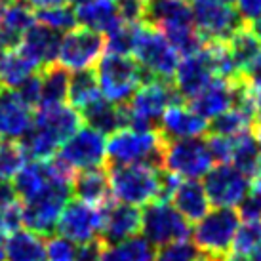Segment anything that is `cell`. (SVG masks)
I'll return each mask as SVG.
<instances>
[{
    "label": "cell",
    "instance_id": "f5cc1de1",
    "mask_svg": "<svg viewBox=\"0 0 261 261\" xmlns=\"http://www.w3.org/2000/svg\"><path fill=\"white\" fill-rule=\"evenodd\" d=\"M248 27H250V31L254 33L255 37H257V40L261 42V15L259 17H255L254 21H250V23H246Z\"/></svg>",
    "mask_w": 261,
    "mask_h": 261
},
{
    "label": "cell",
    "instance_id": "9a60e30c",
    "mask_svg": "<svg viewBox=\"0 0 261 261\" xmlns=\"http://www.w3.org/2000/svg\"><path fill=\"white\" fill-rule=\"evenodd\" d=\"M103 227V206L69 200L65 210L61 212L56 231L65 239L73 240L74 244H84L90 240L101 239Z\"/></svg>",
    "mask_w": 261,
    "mask_h": 261
},
{
    "label": "cell",
    "instance_id": "ab89813d",
    "mask_svg": "<svg viewBox=\"0 0 261 261\" xmlns=\"http://www.w3.org/2000/svg\"><path fill=\"white\" fill-rule=\"evenodd\" d=\"M156 261H216V259L204 255L189 240H183V242H175V244L160 248Z\"/></svg>",
    "mask_w": 261,
    "mask_h": 261
},
{
    "label": "cell",
    "instance_id": "94428289",
    "mask_svg": "<svg viewBox=\"0 0 261 261\" xmlns=\"http://www.w3.org/2000/svg\"><path fill=\"white\" fill-rule=\"evenodd\" d=\"M223 2H227V4H232V2H234V0H223Z\"/></svg>",
    "mask_w": 261,
    "mask_h": 261
},
{
    "label": "cell",
    "instance_id": "6da1fadb",
    "mask_svg": "<svg viewBox=\"0 0 261 261\" xmlns=\"http://www.w3.org/2000/svg\"><path fill=\"white\" fill-rule=\"evenodd\" d=\"M109 181L115 200L147 206L152 200H170L179 177L145 164H111Z\"/></svg>",
    "mask_w": 261,
    "mask_h": 261
},
{
    "label": "cell",
    "instance_id": "74e56055",
    "mask_svg": "<svg viewBox=\"0 0 261 261\" xmlns=\"http://www.w3.org/2000/svg\"><path fill=\"white\" fill-rule=\"evenodd\" d=\"M139 25L122 21L115 31H111L109 35H107V38H105V50L111 51V54L132 56L134 46H136V37H138Z\"/></svg>",
    "mask_w": 261,
    "mask_h": 261
},
{
    "label": "cell",
    "instance_id": "e0dca14e",
    "mask_svg": "<svg viewBox=\"0 0 261 261\" xmlns=\"http://www.w3.org/2000/svg\"><path fill=\"white\" fill-rule=\"evenodd\" d=\"M240 84H242V76H239V79L216 76L195 97L189 99V107L210 122L212 118H216L221 113L232 109L237 105Z\"/></svg>",
    "mask_w": 261,
    "mask_h": 261
},
{
    "label": "cell",
    "instance_id": "30bf717a",
    "mask_svg": "<svg viewBox=\"0 0 261 261\" xmlns=\"http://www.w3.org/2000/svg\"><path fill=\"white\" fill-rule=\"evenodd\" d=\"M56 160L67 172L76 174L88 168L103 166L107 162V138L94 128H82L74 132L56 152Z\"/></svg>",
    "mask_w": 261,
    "mask_h": 261
},
{
    "label": "cell",
    "instance_id": "cb8c5ba5",
    "mask_svg": "<svg viewBox=\"0 0 261 261\" xmlns=\"http://www.w3.org/2000/svg\"><path fill=\"white\" fill-rule=\"evenodd\" d=\"M170 202L174 204L183 218L196 223L202 219L210 210V198L206 195L204 183L198 179H181L177 181L174 193L170 196Z\"/></svg>",
    "mask_w": 261,
    "mask_h": 261
},
{
    "label": "cell",
    "instance_id": "11a10c76",
    "mask_svg": "<svg viewBox=\"0 0 261 261\" xmlns=\"http://www.w3.org/2000/svg\"><path fill=\"white\" fill-rule=\"evenodd\" d=\"M219 261H250L248 259V255H244V254H237V252H232V254H227V255H223Z\"/></svg>",
    "mask_w": 261,
    "mask_h": 261
},
{
    "label": "cell",
    "instance_id": "ac0fdd59",
    "mask_svg": "<svg viewBox=\"0 0 261 261\" xmlns=\"http://www.w3.org/2000/svg\"><path fill=\"white\" fill-rule=\"evenodd\" d=\"M208 128H210V122L206 118H202L198 113H195L183 101L172 103L164 111L159 124L160 136L166 141L202 138V134H206Z\"/></svg>",
    "mask_w": 261,
    "mask_h": 261
},
{
    "label": "cell",
    "instance_id": "680465c9",
    "mask_svg": "<svg viewBox=\"0 0 261 261\" xmlns=\"http://www.w3.org/2000/svg\"><path fill=\"white\" fill-rule=\"evenodd\" d=\"M12 2H15V0H0V15L4 12V8H6L8 4H12Z\"/></svg>",
    "mask_w": 261,
    "mask_h": 261
},
{
    "label": "cell",
    "instance_id": "7dc6e473",
    "mask_svg": "<svg viewBox=\"0 0 261 261\" xmlns=\"http://www.w3.org/2000/svg\"><path fill=\"white\" fill-rule=\"evenodd\" d=\"M105 242L101 239L90 240L84 244H76V259L74 261H103Z\"/></svg>",
    "mask_w": 261,
    "mask_h": 261
},
{
    "label": "cell",
    "instance_id": "f907efd6",
    "mask_svg": "<svg viewBox=\"0 0 261 261\" xmlns=\"http://www.w3.org/2000/svg\"><path fill=\"white\" fill-rule=\"evenodd\" d=\"M19 196L15 193L14 183H10V179H0V208H4L8 204L15 202Z\"/></svg>",
    "mask_w": 261,
    "mask_h": 261
},
{
    "label": "cell",
    "instance_id": "4dcf8cb0",
    "mask_svg": "<svg viewBox=\"0 0 261 261\" xmlns=\"http://www.w3.org/2000/svg\"><path fill=\"white\" fill-rule=\"evenodd\" d=\"M40 79H42V101H40V105H56V103H65V99H69L71 74H69L67 67H63L61 63H54V65L40 71Z\"/></svg>",
    "mask_w": 261,
    "mask_h": 261
},
{
    "label": "cell",
    "instance_id": "2e32d148",
    "mask_svg": "<svg viewBox=\"0 0 261 261\" xmlns=\"http://www.w3.org/2000/svg\"><path fill=\"white\" fill-rule=\"evenodd\" d=\"M216 67L212 58L210 44H206L202 50L183 56L174 74V86L181 99H191L202 90L212 79H216Z\"/></svg>",
    "mask_w": 261,
    "mask_h": 261
},
{
    "label": "cell",
    "instance_id": "7402d4cb",
    "mask_svg": "<svg viewBox=\"0 0 261 261\" xmlns=\"http://www.w3.org/2000/svg\"><path fill=\"white\" fill-rule=\"evenodd\" d=\"M145 23L160 29L164 35L170 31L193 27V10L189 0H149Z\"/></svg>",
    "mask_w": 261,
    "mask_h": 261
},
{
    "label": "cell",
    "instance_id": "9c48e42d",
    "mask_svg": "<svg viewBox=\"0 0 261 261\" xmlns=\"http://www.w3.org/2000/svg\"><path fill=\"white\" fill-rule=\"evenodd\" d=\"M191 221L170 200H152L141 212V232L154 248L191 239Z\"/></svg>",
    "mask_w": 261,
    "mask_h": 261
},
{
    "label": "cell",
    "instance_id": "c3c4849f",
    "mask_svg": "<svg viewBox=\"0 0 261 261\" xmlns=\"http://www.w3.org/2000/svg\"><path fill=\"white\" fill-rule=\"evenodd\" d=\"M242 80H244V84H246L252 92L255 94H261V51L255 56L252 61H250V65L242 71Z\"/></svg>",
    "mask_w": 261,
    "mask_h": 261
},
{
    "label": "cell",
    "instance_id": "ba28073f",
    "mask_svg": "<svg viewBox=\"0 0 261 261\" xmlns=\"http://www.w3.org/2000/svg\"><path fill=\"white\" fill-rule=\"evenodd\" d=\"M73 179L59 177L38 196L23 202V225L38 234H51L58 227L61 212L73 195Z\"/></svg>",
    "mask_w": 261,
    "mask_h": 261
},
{
    "label": "cell",
    "instance_id": "5b68a950",
    "mask_svg": "<svg viewBox=\"0 0 261 261\" xmlns=\"http://www.w3.org/2000/svg\"><path fill=\"white\" fill-rule=\"evenodd\" d=\"M95 76L103 97L116 105H126L147 79L143 67L136 58L111 51L99 58Z\"/></svg>",
    "mask_w": 261,
    "mask_h": 261
},
{
    "label": "cell",
    "instance_id": "3957f363",
    "mask_svg": "<svg viewBox=\"0 0 261 261\" xmlns=\"http://www.w3.org/2000/svg\"><path fill=\"white\" fill-rule=\"evenodd\" d=\"M183 101L177 94L174 80L145 79L130 101L122 105L126 128L159 130L160 118L172 103Z\"/></svg>",
    "mask_w": 261,
    "mask_h": 261
},
{
    "label": "cell",
    "instance_id": "d4e9b609",
    "mask_svg": "<svg viewBox=\"0 0 261 261\" xmlns=\"http://www.w3.org/2000/svg\"><path fill=\"white\" fill-rule=\"evenodd\" d=\"M79 113L82 116V122H86L90 128L101 132L105 136H111L120 128H126L122 105L109 101L107 97H103V94L86 103L82 109H79Z\"/></svg>",
    "mask_w": 261,
    "mask_h": 261
},
{
    "label": "cell",
    "instance_id": "9f6ffc18",
    "mask_svg": "<svg viewBox=\"0 0 261 261\" xmlns=\"http://www.w3.org/2000/svg\"><path fill=\"white\" fill-rule=\"evenodd\" d=\"M248 259L250 261H261V242L257 244V246L248 254Z\"/></svg>",
    "mask_w": 261,
    "mask_h": 261
},
{
    "label": "cell",
    "instance_id": "52a82bcc",
    "mask_svg": "<svg viewBox=\"0 0 261 261\" xmlns=\"http://www.w3.org/2000/svg\"><path fill=\"white\" fill-rule=\"evenodd\" d=\"M240 227V214L234 208H214L198 219L191 231V239L204 255L219 261L231 252L237 231Z\"/></svg>",
    "mask_w": 261,
    "mask_h": 261
},
{
    "label": "cell",
    "instance_id": "277c9868",
    "mask_svg": "<svg viewBox=\"0 0 261 261\" xmlns=\"http://www.w3.org/2000/svg\"><path fill=\"white\" fill-rule=\"evenodd\" d=\"M166 139L159 130L120 128L107 139L109 164H145L164 170Z\"/></svg>",
    "mask_w": 261,
    "mask_h": 261
},
{
    "label": "cell",
    "instance_id": "91938a15",
    "mask_svg": "<svg viewBox=\"0 0 261 261\" xmlns=\"http://www.w3.org/2000/svg\"><path fill=\"white\" fill-rule=\"evenodd\" d=\"M4 239H0V261H6V255H4Z\"/></svg>",
    "mask_w": 261,
    "mask_h": 261
},
{
    "label": "cell",
    "instance_id": "f1b7e54d",
    "mask_svg": "<svg viewBox=\"0 0 261 261\" xmlns=\"http://www.w3.org/2000/svg\"><path fill=\"white\" fill-rule=\"evenodd\" d=\"M35 73H40L38 67L19 48L0 54V84L4 88L15 90Z\"/></svg>",
    "mask_w": 261,
    "mask_h": 261
},
{
    "label": "cell",
    "instance_id": "8d00e7d4",
    "mask_svg": "<svg viewBox=\"0 0 261 261\" xmlns=\"http://www.w3.org/2000/svg\"><path fill=\"white\" fill-rule=\"evenodd\" d=\"M27 162V154L19 141L0 139V179H14Z\"/></svg>",
    "mask_w": 261,
    "mask_h": 261
},
{
    "label": "cell",
    "instance_id": "6125c7cd",
    "mask_svg": "<svg viewBox=\"0 0 261 261\" xmlns=\"http://www.w3.org/2000/svg\"><path fill=\"white\" fill-rule=\"evenodd\" d=\"M0 90H2V84H0Z\"/></svg>",
    "mask_w": 261,
    "mask_h": 261
},
{
    "label": "cell",
    "instance_id": "be15d7a7",
    "mask_svg": "<svg viewBox=\"0 0 261 261\" xmlns=\"http://www.w3.org/2000/svg\"><path fill=\"white\" fill-rule=\"evenodd\" d=\"M115 2H118V0H115Z\"/></svg>",
    "mask_w": 261,
    "mask_h": 261
},
{
    "label": "cell",
    "instance_id": "b9f144b4",
    "mask_svg": "<svg viewBox=\"0 0 261 261\" xmlns=\"http://www.w3.org/2000/svg\"><path fill=\"white\" fill-rule=\"evenodd\" d=\"M48 261H74L76 259V244L65 237H50L46 240Z\"/></svg>",
    "mask_w": 261,
    "mask_h": 261
},
{
    "label": "cell",
    "instance_id": "ee69618b",
    "mask_svg": "<svg viewBox=\"0 0 261 261\" xmlns=\"http://www.w3.org/2000/svg\"><path fill=\"white\" fill-rule=\"evenodd\" d=\"M118 12L124 23H145L147 10H149V0H118Z\"/></svg>",
    "mask_w": 261,
    "mask_h": 261
},
{
    "label": "cell",
    "instance_id": "836d02e7",
    "mask_svg": "<svg viewBox=\"0 0 261 261\" xmlns=\"http://www.w3.org/2000/svg\"><path fill=\"white\" fill-rule=\"evenodd\" d=\"M99 94H101V90L97 84V76L92 69L74 71L71 82H69V103L74 109H82L86 103H90Z\"/></svg>",
    "mask_w": 261,
    "mask_h": 261
},
{
    "label": "cell",
    "instance_id": "6f0895ef",
    "mask_svg": "<svg viewBox=\"0 0 261 261\" xmlns=\"http://www.w3.org/2000/svg\"><path fill=\"white\" fill-rule=\"evenodd\" d=\"M71 6L76 10V8H80V6H84V4H88V2H92V0H67Z\"/></svg>",
    "mask_w": 261,
    "mask_h": 261
},
{
    "label": "cell",
    "instance_id": "f546056e",
    "mask_svg": "<svg viewBox=\"0 0 261 261\" xmlns=\"http://www.w3.org/2000/svg\"><path fill=\"white\" fill-rule=\"evenodd\" d=\"M156 248L145 237H132L122 242L107 244L103 261H156Z\"/></svg>",
    "mask_w": 261,
    "mask_h": 261
},
{
    "label": "cell",
    "instance_id": "d6a6232c",
    "mask_svg": "<svg viewBox=\"0 0 261 261\" xmlns=\"http://www.w3.org/2000/svg\"><path fill=\"white\" fill-rule=\"evenodd\" d=\"M255 122V115L252 111L244 109L240 105H234L232 109L225 111L219 116L210 120V134L227 136V138H237L240 134L252 132Z\"/></svg>",
    "mask_w": 261,
    "mask_h": 261
},
{
    "label": "cell",
    "instance_id": "f6af8a7d",
    "mask_svg": "<svg viewBox=\"0 0 261 261\" xmlns=\"http://www.w3.org/2000/svg\"><path fill=\"white\" fill-rule=\"evenodd\" d=\"M15 92L31 109H37L40 101H42V79H40V73H35L33 76H29L23 84L15 88Z\"/></svg>",
    "mask_w": 261,
    "mask_h": 261
},
{
    "label": "cell",
    "instance_id": "603a6c76",
    "mask_svg": "<svg viewBox=\"0 0 261 261\" xmlns=\"http://www.w3.org/2000/svg\"><path fill=\"white\" fill-rule=\"evenodd\" d=\"M35 21H37L35 12L27 2L15 0L8 4L0 15V50L6 51L17 48L25 31Z\"/></svg>",
    "mask_w": 261,
    "mask_h": 261
},
{
    "label": "cell",
    "instance_id": "8992f818",
    "mask_svg": "<svg viewBox=\"0 0 261 261\" xmlns=\"http://www.w3.org/2000/svg\"><path fill=\"white\" fill-rule=\"evenodd\" d=\"M132 56L143 67L147 79L174 80L175 69L179 65V51L160 29L149 23H141L136 37V46Z\"/></svg>",
    "mask_w": 261,
    "mask_h": 261
},
{
    "label": "cell",
    "instance_id": "ffe728a7",
    "mask_svg": "<svg viewBox=\"0 0 261 261\" xmlns=\"http://www.w3.org/2000/svg\"><path fill=\"white\" fill-rule=\"evenodd\" d=\"M141 232V212L138 206L124 202H107L103 206L101 240L105 244L122 242Z\"/></svg>",
    "mask_w": 261,
    "mask_h": 261
},
{
    "label": "cell",
    "instance_id": "f35d334b",
    "mask_svg": "<svg viewBox=\"0 0 261 261\" xmlns=\"http://www.w3.org/2000/svg\"><path fill=\"white\" fill-rule=\"evenodd\" d=\"M261 242V219H244L240 223L234 242H232V252L248 255Z\"/></svg>",
    "mask_w": 261,
    "mask_h": 261
},
{
    "label": "cell",
    "instance_id": "44dd1931",
    "mask_svg": "<svg viewBox=\"0 0 261 261\" xmlns=\"http://www.w3.org/2000/svg\"><path fill=\"white\" fill-rule=\"evenodd\" d=\"M61 38V33L35 21L25 31L17 48L38 67V71H42L46 67L58 63Z\"/></svg>",
    "mask_w": 261,
    "mask_h": 261
},
{
    "label": "cell",
    "instance_id": "60d3db41",
    "mask_svg": "<svg viewBox=\"0 0 261 261\" xmlns=\"http://www.w3.org/2000/svg\"><path fill=\"white\" fill-rule=\"evenodd\" d=\"M23 227V204L19 200L0 208V239L19 231Z\"/></svg>",
    "mask_w": 261,
    "mask_h": 261
},
{
    "label": "cell",
    "instance_id": "e575fe53",
    "mask_svg": "<svg viewBox=\"0 0 261 261\" xmlns=\"http://www.w3.org/2000/svg\"><path fill=\"white\" fill-rule=\"evenodd\" d=\"M227 46H229L232 58H234L237 65H239L240 73L250 65V61L261 51V42L257 40L254 33L250 31L246 23L227 40Z\"/></svg>",
    "mask_w": 261,
    "mask_h": 261
},
{
    "label": "cell",
    "instance_id": "db71d44e",
    "mask_svg": "<svg viewBox=\"0 0 261 261\" xmlns=\"http://www.w3.org/2000/svg\"><path fill=\"white\" fill-rule=\"evenodd\" d=\"M254 138L257 141V149H259V159H261V118H257L254 124Z\"/></svg>",
    "mask_w": 261,
    "mask_h": 261
},
{
    "label": "cell",
    "instance_id": "d6986e66",
    "mask_svg": "<svg viewBox=\"0 0 261 261\" xmlns=\"http://www.w3.org/2000/svg\"><path fill=\"white\" fill-rule=\"evenodd\" d=\"M33 109L17 95L15 90H0V139L21 141L33 128Z\"/></svg>",
    "mask_w": 261,
    "mask_h": 261
},
{
    "label": "cell",
    "instance_id": "1f68e13d",
    "mask_svg": "<svg viewBox=\"0 0 261 261\" xmlns=\"http://www.w3.org/2000/svg\"><path fill=\"white\" fill-rule=\"evenodd\" d=\"M231 164L234 168H239L242 174H246L250 179H255L257 175H261L259 149H257V141L252 136V132L240 134L234 138Z\"/></svg>",
    "mask_w": 261,
    "mask_h": 261
},
{
    "label": "cell",
    "instance_id": "7bdbcfd3",
    "mask_svg": "<svg viewBox=\"0 0 261 261\" xmlns=\"http://www.w3.org/2000/svg\"><path fill=\"white\" fill-rule=\"evenodd\" d=\"M239 214L242 219H261V175L252 179V187L240 202Z\"/></svg>",
    "mask_w": 261,
    "mask_h": 261
},
{
    "label": "cell",
    "instance_id": "4fadbf2b",
    "mask_svg": "<svg viewBox=\"0 0 261 261\" xmlns=\"http://www.w3.org/2000/svg\"><path fill=\"white\" fill-rule=\"evenodd\" d=\"M252 187V179L242 174L231 162L212 168L204 175V189L216 208H239Z\"/></svg>",
    "mask_w": 261,
    "mask_h": 261
},
{
    "label": "cell",
    "instance_id": "4316f807",
    "mask_svg": "<svg viewBox=\"0 0 261 261\" xmlns=\"http://www.w3.org/2000/svg\"><path fill=\"white\" fill-rule=\"evenodd\" d=\"M74 12L80 27L95 31L99 35H109L111 31H115L122 23L118 4L115 0H92L84 6L76 8Z\"/></svg>",
    "mask_w": 261,
    "mask_h": 261
},
{
    "label": "cell",
    "instance_id": "bcb514c9",
    "mask_svg": "<svg viewBox=\"0 0 261 261\" xmlns=\"http://www.w3.org/2000/svg\"><path fill=\"white\" fill-rule=\"evenodd\" d=\"M206 141H208V147H210L212 156H214V160H216L218 164H223V162H231L234 138H227V136L210 134V138L206 139Z\"/></svg>",
    "mask_w": 261,
    "mask_h": 261
},
{
    "label": "cell",
    "instance_id": "7a4b0ae2",
    "mask_svg": "<svg viewBox=\"0 0 261 261\" xmlns=\"http://www.w3.org/2000/svg\"><path fill=\"white\" fill-rule=\"evenodd\" d=\"M82 116L73 105H40L33 128L19 141L31 160H50L59 147L80 128Z\"/></svg>",
    "mask_w": 261,
    "mask_h": 261
},
{
    "label": "cell",
    "instance_id": "5bb4252c",
    "mask_svg": "<svg viewBox=\"0 0 261 261\" xmlns=\"http://www.w3.org/2000/svg\"><path fill=\"white\" fill-rule=\"evenodd\" d=\"M105 51V40L99 33L86 27H74L63 35L59 46L58 63L69 71H82L97 65Z\"/></svg>",
    "mask_w": 261,
    "mask_h": 261
},
{
    "label": "cell",
    "instance_id": "d590c367",
    "mask_svg": "<svg viewBox=\"0 0 261 261\" xmlns=\"http://www.w3.org/2000/svg\"><path fill=\"white\" fill-rule=\"evenodd\" d=\"M35 17H37L38 23H42L46 27L58 31V33H63V35L79 25L76 12H74V8L71 4L38 8L37 12H35Z\"/></svg>",
    "mask_w": 261,
    "mask_h": 261
},
{
    "label": "cell",
    "instance_id": "681fc988",
    "mask_svg": "<svg viewBox=\"0 0 261 261\" xmlns=\"http://www.w3.org/2000/svg\"><path fill=\"white\" fill-rule=\"evenodd\" d=\"M234 4L244 23L254 21L255 17L261 15V0H234Z\"/></svg>",
    "mask_w": 261,
    "mask_h": 261
},
{
    "label": "cell",
    "instance_id": "83f0119b",
    "mask_svg": "<svg viewBox=\"0 0 261 261\" xmlns=\"http://www.w3.org/2000/svg\"><path fill=\"white\" fill-rule=\"evenodd\" d=\"M2 246L6 261H48L46 240L31 229H19L8 234Z\"/></svg>",
    "mask_w": 261,
    "mask_h": 261
},
{
    "label": "cell",
    "instance_id": "484cf974",
    "mask_svg": "<svg viewBox=\"0 0 261 261\" xmlns=\"http://www.w3.org/2000/svg\"><path fill=\"white\" fill-rule=\"evenodd\" d=\"M71 187H73V195L76 196V200L94 204V206H105L111 198L109 172L103 166L76 172Z\"/></svg>",
    "mask_w": 261,
    "mask_h": 261
},
{
    "label": "cell",
    "instance_id": "8fae6325",
    "mask_svg": "<svg viewBox=\"0 0 261 261\" xmlns=\"http://www.w3.org/2000/svg\"><path fill=\"white\" fill-rule=\"evenodd\" d=\"M214 156L208 141L202 138L166 141L164 170L179 179H200L214 168Z\"/></svg>",
    "mask_w": 261,
    "mask_h": 261
},
{
    "label": "cell",
    "instance_id": "7c38bea8",
    "mask_svg": "<svg viewBox=\"0 0 261 261\" xmlns=\"http://www.w3.org/2000/svg\"><path fill=\"white\" fill-rule=\"evenodd\" d=\"M193 23L206 42H227L244 25L237 8L223 0H189Z\"/></svg>",
    "mask_w": 261,
    "mask_h": 261
},
{
    "label": "cell",
    "instance_id": "816d5d0a",
    "mask_svg": "<svg viewBox=\"0 0 261 261\" xmlns=\"http://www.w3.org/2000/svg\"><path fill=\"white\" fill-rule=\"evenodd\" d=\"M23 2H27L31 8H46V6H58V4H65L67 0H23Z\"/></svg>",
    "mask_w": 261,
    "mask_h": 261
}]
</instances>
